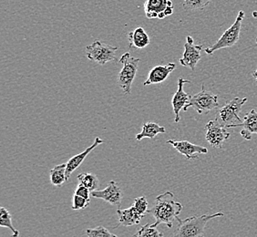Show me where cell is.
I'll list each match as a JSON object with an SVG mask.
<instances>
[{"label":"cell","instance_id":"7c38bea8","mask_svg":"<svg viewBox=\"0 0 257 237\" xmlns=\"http://www.w3.org/2000/svg\"><path fill=\"white\" fill-rule=\"evenodd\" d=\"M185 83H191V80L184 79L183 77H180L178 79V89L173 95V99H172L173 112L175 115L174 122L176 124H178L181 121V116H180L181 110L186 107V105L189 103L190 99L192 98V96L186 93L183 89V86Z\"/></svg>","mask_w":257,"mask_h":237},{"label":"cell","instance_id":"5b68a950","mask_svg":"<svg viewBox=\"0 0 257 237\" xmlns=\"http://www.w3.org/2000/svg\"><path fill=\"white\" fill-rule=\"evenodd\" d=\"M243 19H244V12L241 10V11H239L237 18L235 19L233 24L223 33V36L213 46L206 48L204 50L205 53H207L208 55H212L216 50L231 48L233 45L236 44L239 40V38H240Z\"/></svg>","mask_w":257,"mask_h":237},{"label":"cell","instance_id":"f1b7e54d","mask_svg":"<svg viewBox=\"0 0 257 237\" xmlns=\"http://www.w3.org/2000/svg\"><path fill=\"white\" fill-rule=\"evenodd\" d=\"M252 77L254 78V79H255V81H256L257 83V69L255 71H253V72H252Z\"/></svg>","mask_w":257,"mask_h":237},{"label":"cell","instance_id":"8992f818","mask_svg":"<svg viewBox=\"0 0 257 237\" xmlns=\"http://www.w3.org/2000/svg\"><path fill=\"white\" fill-rule=\"evenodd\" d=\"M118 50L117 47L106 44L99 40H95L92 44L86 48L87 58L99 65H105L109 61H116L115 53Z\"/></svg>","mask_w":257,"mask_h":237},{"label":"cell","instance_id":"44dd1931","mask_svg":"<svg viewBox=\"0 0 257 237\" xmlns=\"http://www.w3.org/2000/svg\"><path fill=\"white\" fill-rule=\"evenodd\" d=\"M77 179H78L79 184L88 188L91 193L96 191L97 188L99 187V179L93 173H80L77 176Z\"/></svg>","mask_w":257,"mask_h":237},{"label":"cell","instance_id":"d6986e66","mask_svg":"<svg viewBox=\"0 0 257 237\" xmlns=\"http://www.w3.org/2000/svg\"><path fill=\"white\" fill-rule=\"evenodd\" d=\"M166 130L164 126H160L155 123H145L143 125V131L141 134L136 135V141L141 142L143 139H154L160 134H165Z\"/></svg>","mask_w":257,"mask_h":237},{"label":"cell","instance_id":"6da1fadb","mask_svg":"<svg viewBox=\"0 0 257 237\" xmlns=\"http://www.w3.org/2000/svg\"><path fill=\"white\" fill-rule=\"evenodd\" d=\"M183 208V204L176 201L172 192L160 194L155 198L154 206L149 210V213L156 220L153 225L157 227L159 224L163 223L167 227H173V221L178 218Z\"/></svg>","mask_w":257,"mask_h":237},{"label":"cell","instance_id":"484cf974","mask_svg":"<svg viewBox=\"0 0 257 237\" xmlns=\"http://www.w3.org/2000/svg\"><path fill=\"white\" fill-rule=\"evenodd\" d=\"M134 207L138 212L139 214L144 218V215L149 212L148 201L146 197H138L134 199Z\"/></svg>","mask_w":257,"mask_h":237},{"label":"cell","instance_id":"5bb4252c","mask_svg":"<svg viewBox=\"0 0 257 237\" xmlns=\"http://www.w3.org/2000/svg\"><path fill=\"white\" fill-rule=\"evenodd\" d=\"M175 68H176V65L172 62L167 65H159V66L154 67L151 69V71L149 73L148 79L144 81V86L163 83V81H165L167 79Z\"/></svg>","mask_w":257,"mask_h":237},{"label":"cell","instance_id":"ba28073f","mask_svg":"<svg viewBox=\"0 0 257 237\" xmlns=\"http://www.w3.org/2000/svg\"><path fill=\"white\" fill-rule=\"evenodd\" d=\"M144 11L150 20H163L173 14V2L171 0H146L144 3Z\"/></svg>","mask_w":257,"mask_h":237},{"label":"cell","instance_id":"2e32d148","mask_svg":"<svg viewBox=\"0 0 257 237\" xmlns=\"http://www.w3.org/2000/svg\"><path fill=\"white\" fill-rule=\"evenodd\" d=\"M128 47L134 50H143L151 42L148 34L141 27L128 33Z\"/></svg>","mask_w":257,"mask_h":237},{"label":"cell","instance_id":"9a60e30c","mask_svg":"<svg viewBox=\"0 0 257 237\" xmlns=\"http://www.w3.org/2000/svg\"><path fill=\"white\" fill-rule=\"evenodd\" d=\"M103 144V140L99 138V137H96L94 143L92 144V145H90L82 153H79V154H77V155H75L73 157L69 159V161L66 163V164H67V169H66L67 181H69L70 175L74 173L75 171L82 164V163L85 161V159L87 158L89 153H91V151L94 150L97 146H99V144Z\"/></svg>","mask_w":257,"mask_h":237},{"label":"cell","instance_id":"e0dca14e","mask_svg":"<svg viewBox=\"0 0 257 237\" xmlns=\"http://www.w3.org/2000/svg\"><path fill=\"white\" fill-rule=\"evenodd\" d=\"M241 135L243 139L250 141L252 139V134L257 135V111L252 109L249 111L242 121Z\"/></svg>","mask_w":257,"mask_h":237},{"label":"cell","instance_id":"30bf717a","mask_svg":"<svg viewBox=\"0 0 257 237\" xmlns=\"http://www.w3.org/2000/svg\"><path fill=\"white\" fill-rule=\"evenodd\" d=\"M202 45H195L191 36H187L186 43L184 44V53L179 62L183 67H188L192 70L195 69L196 65L202 59L201 51L203 50Z\"/></svg>","mask_w":257,"mask_h":237},{"label":"cell","instance_id":"603a6c76","mask_svg":"<svg viewBox=\"0 0 257 237\" xmlns=\"http://www.w3.org/2000/svg\"><path fill=\"white\" fill-rule=\"evenodd\" d=\"M133 237H163V232H160L157 227H154L153 224L147 223L140 228Z\"/></svg>","mask_w":257,"mask_h":237},{"label":"cell","instance_id":"ffe728a7","mask_svg":"<svg viewBox=\"0 0 257 237\" xmlns=\"http://www.w3.org/2000/svg\"><path fill=\"white\" fill-rule=\"evenodd\" d=\"M66 169L67 164L62 163L56 165L54 168L50 170V183L56 187H60L65 182H67Z\"/></svg>","mask_w":257,"mask_h":237},{"label":"cell","instance_id":"4dcf8cb0","mask_svg":"<svg viewBox=\"0 0 257 237\" xmlns=\"http://www.w3.org/2000/svg\"><path fill=\"white\" fill-rule=\"evenodd\" d=\"M256 43H257V38H256Z\"/></svg>","mask_w":257,"mask_h":237},{"label":"cell","instance_id":"f546056e","mask_svg":"<svg viewBox=\"0 0 257 237\" xmlns=\"http://www.w3.org/2000/svg\"><path fill=\"white\" fill-rule=\"evenodd\" d=\"M252 17H253L254 19H257V11H253V12H252Z\"/></svg>","mask_w":257,"mask_h":237},{"label":"cell","instance_id":"8fae6325","mask_svg":"<svg viewBox=\"0 0 257 237\" xmlns=\"http://www.w3.org/2000/svg\"><path fill=\"white\" fill-rule=\"evenodd\" d=\"M91 196L97 199H101L105 202L119 208L123 199V193L118 183L115 181H110L104 190H96L91 193Z\"/></svg>","mask_w":257,"mask_h":237},{"label":"cell","instance_id":"4fadbf2b","mask_svg":"<svg viewBox=\"0 0 257 237\" xmlns=\"http://www.w3.org/2000/svg\"><path fill=\"white\" fill-rule=\"evenodd\" d=\"M169 144L173 145L174 149L183 155L186 160L197 159L200 154H206L208 153L207 148L192 144L188 141H174L169 140Z\"/></svg>","mask_w":257,"mask_h":237},{"label":"cell","instance_id":"ac0fdd59","mask_svg":"<svg viewBox=\"0 0 257 237\" xmlns=\"http://www.w3.org/2000/svg\"><path fill=\"white\" fill-rule=\"evenodd\" d=\"M117 214L119 218V224L117 226H119V225L133 226L135 224H139L143 218L139 214L138 212L135 210L134 206L124 209V210L118 209Z\"/></svg>","mask_w":257,"mask_h":237},{"label":"cell","instance_id":"277c9868","mask_svg":"<svg viewBox=\"0 0 257 237\" xmlns=\"http://www.w3.org/2000/svg\"><path fill=\"white\" fill-rule=\"evenodd\" d=\"M140 59L132 57L128 52L124 53L119 59V63L122 64V69L117 77V83L122 89L124 95L132 93V85L138 71Z\"/></svg>","mask_w":257,"mask_h":237},{"label":"cell","instance_id":"83f0119b","mask_svg":"<svg viewBox=\"0 0 257 237\" xmlns=\"http://www.w3.org/2000/svg\"><path fill=\"white\" fill-rule=\"evenodd\" d=\"M75 195H78L80 197L85 198L86 200H89L90 201V195H91V192L89 191L88 188L85 187L81 184H78V186L75 190Z\"/></svg>","mask_w":257,"mask_h":237},{"label":"cell","instance_id":"3957f363","mask_svg":"<svg viewBox=\"0 0 257 237\" xmlns=\"http://www.w3.org/2000/svg\"><path fill=\"white\" fill-rule=\"evenodd\" d=\"M247 101V98H234L218 110L216 121L224 128L240 127L242 121L240 118V112L242 106Z\"/></svg>","mask_w":257,"mask_h":237},{"label":"cell","instance_id":"d4e9b609","mask_svg":"<svg viewBox=\"0 0 257 237\" xmlns=\"http://www.w3.org/2000/svg\"><path fill=\"white\" fill-rule=\"evenodd\" d=\"M86 235L88 237H118L109 232L107 228L98 226L86 230Z\"/></svg>","mask_w":257,"mask_h":237},{"label":"cell","instance_id":"52a82bcc","mask_svg":"<svg viewBox=\"0 0 257 237\" xmlns=\"http://www.w3.org/2000/svg\"><path fill=\"white\" fill-rule=\"evenodd\" d=\"M219 107L217 95H213L204 89V85L202 86V90L199 93L193 95L189 103L183 109L187 111L189 108L195 109L199 114H207Z\"/></svg>","mask_w":257,"mask_h":237},{"label":"cell","instance_id":"7a4b0ae2","mask_svg":"<svg viewBox=\"0 0 257 237\" xmlns=\"http://www.w3.org/2000/svg\"><path fill=\"white\" fill-rule=\"evenodd\" d=\"M223 215V212H216L213 214L193 215L183 220L177 218L178 224L173 232V237H204L208 222Z\"/></svg>","mask_w":257,"mask_h":237},{"label":"cell","instance_id":"7402d4cb","mask_svg":"<svg viewBox=\"0 0 257 237\" xmlns=\"http://www.w3.org/2000/svg\"><path fill=\"white\" fill-rule=\"evenodd\" d=\"M0 226L10 229L12 231V237L20 236V232L13 225L12 215L5 207L0 208Z\"/></svg>","mask_w":257,"mask_h":237},{"label":"cell","instance_id":"9c48e42d","mask_svg":"<svg viewBox=\"0 0 257 237\" xmlns=\"http://www.w3.org/2000/svg\"><path fill=\"white\" fill-rule=\"evenodd\" d=\"M230 138V134L216 120L210 121L205 125V139L213 148L221 149L225 141Z\"/></svg>","mask_w":257,"mask_h":237},{"label":"cell","instance_id":"cb8c5ba5","mask_svg":"<svg viewBox=\"0 0 257 237\" xmlns=\"http://www.w3.org/2000/svg\"><path fill=\"white\" fill-rule=\"evenodd\" d=\"M212 0H184L183 7L186 11L202 10L207 7Z\"/></svg>","mask_w":257,"mask_h":237},{"label":"cell","instance_id":"4316f807","mask_svg":"<svg viewBox=\"0 0 257 237\" xmlns=\"http://www.w3.org/2000/svg\"><path fill=\"white\" fill-rule=\"evenodd\" d=\"M89 201L85 198L80 197L78 195H73L72 197V209L73 210H84L89 206Z\"/></svg>","mask_w":257,"mask_h":237}]
</instances>
